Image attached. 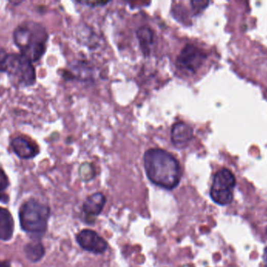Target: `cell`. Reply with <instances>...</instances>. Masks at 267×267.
I'll return each mask as SVG.
<instances>
[{
    "label": "cell",
    "instance_id": "1",
    "mask_svg": "<svg viewBox=\"0 0 267 267\" xmlns=\"http://www.w3.org/2000/svg\"><path fill=\"white\" fill-rule=\"evenodd\" d=\"M144 167L148 179L160 188L173 190L180 183V164L168 151L160 148L148 150L144 154Z\"/></svg>",
    "mask_w": 267,
    "mask_h": 267
},
{
    "label": "cell",
    "instance_id": "2",
    "mask_svg": "<svg viewBox=\"0 0 267 267\" xmlns=\"http://www.w3.org/2000/svg\"><path fill=\"white\" fill-rule=\"evenodd\" d=\"M49 35L42 25L35 22H25L13 31L14 44L20 49V54L30 61L37 62L47 50Z\"/></svg>",
    "mask_w": 267,
    "mask_h": 267
},
{
    "label": "cell",
    "instance_id": "3",
    "mask_svg": "<svg viewBox=\"0 0 267 267\" xmlns=\"http://www.w3.org/2000/svg\"><path fill=\"white\" fill-rule=\"evenodd\" d=\"M50 209L35 199L24 203L19 211L20 227L28 234L40 237L47 231Z\"/></svg>",
    "mask_w": 267,
    "mask_h": 267
},
{
    "label": "cell",
    "instance_id": "4",
    "mask_svg": "<svg viewBox=\"0 0 267 267\" xmlns=\"http://www.w3.org/2000/svg\"><path fill=\"white\" fill-rule=\"evenodd\" d=\"M6 72L20 87H32L36 83V73L32 62L20 53H9Z\"/></svg>",
    "mask_w": 267,
    "mask_h": 267
},
{
    "label": "cell",
    "instance_id": "5",
    "mask_svg": "<svg viewBox=\"0 0 267 267\" xmlns=\"http://www.w3.org/2000/svg\"><path fill=\"white\" fill-rule=\"evenodd\" d=\"M236 179L228 169H222L216 173L210 189V198L219 206H228L233 201Z\"/></svg>",
    "mask_w": 267,
    "mask_h": 267
},
{
    "label": "cell",
    "instance_id": "6",
    "mask_svg": "<svg viewBox=\"0 0 267 267\" xmlns=\"http://www.w3.org/2000/svg\"><path fill=\"white\" fill-rule=\"evenodd\" d=\"M206 58V53L201 49L193 44H188L178 56L176 65L181 71L194 74L201 68Z\"/></svg>",
    "mask_w": 267,
    "mask_h": 267
},
{
    "label": "cell",
    "instance_id": "7",
    "mask_svg": "<svg viewBox=\"0 0 267 267\" xmlns=\"http://www.w3.org/2000/svg\"><path fill=\"white\" fill-rule=\"evenodd\" d=\"M76 238L81 249L94 254H102L108 248L106 240L92 230H83L77 235Z\"/></svg>",
    "mask_w": 267,
    "mask_h": 267
},
{
    "label": "cell",
    "instance_id": "8",
    "mask_svg": "<svg viewBox=\"0 0 267 267\" xmlns=\"http://www.w3.org/2000/svg\"><path fill=\"white\" fill-rule=\"evenodd\" d=\"M106 198L102 193L97 192L88 196L83 203V212L87 223H93L106 204Z\"/></svg>",
    "mask_w": 267,
    "mask_h": 267
},
{
    "label": "cell",
    "instance_id": "9",
    "mask_svg": "<svg viewBox=\"0 0 267 267\" xmlns=\"http://www.w3.org/2000/svg\"><path fill=\"white\" fill-rule=\"evenodd\" d=\"M11 148L13 152L22 159H32L38 155L39 148L32 139L25 136H17L12 139Z\"/></svg>",
    "mask_w": 267,
    "mask_h": 267
},
{
    "label": "cell",
    "instance_id": "10",
    "mask_svg": "<svg viewBox=\"0 0 267 267\" xmlns=\"http://www.w3.org/2000/svg\"><path fill=\"white\" fill-rule=\"evenodd\" d=\"M192 136V128L184 121H178L172 126L171 140L176 148H185L191 141Z\"/></svg>",
    "mask_w": 267,
    "mask_h": 267
},
{
    "label": "cell",
    "instance_id": "11",
    "mask_svg": "<svg viewBox=\"0 0 267 267\" xmlns=\"http://www.w3.org/2000/svg\"><path fill=\"white\" fill-rule=\"evenodd\" d=\"M14 221L7 209L0 208V240L7 241L13 237Z\"/></svg>",
    "mask_w": 267,
    "mask_h": 267
},
{
    "label": "cell",
    "instance_id": "12",
    "mask_svg": "<svg viewBox=\"0 0 267 267\" xmlns=\"http://www.w3.org/2000/svg\"><path fill=\"white\" fill-rule=\"evenodd\" d=\"M136 35L140 44L141 50L147 56L150 53L151 48L154 44L155 35L153 31L148 27H141L140 29H138Z\"/></svg>",
    "mask_w": 267,
    "mask_h": 267
},
{
    "label": "cell",
    "instance_id": "13",
    "mask_svg": "<svg viewBox=\"0 0 267 267\" xmlns=\"http://www.w3.org/2000/svg\"><path fill=\"white\" fill-rule=\"evenodd\" d=\"M25 256L32 262H37L44 256V248L41 241H35L28 243L24 249Z\"/></svg>",
    "mask_w": 267,
    "mask_h": 267
},
{
    "label": "cell",
    "instance_id": "14",
    "mask_svg": "<svg viewBox=\"0 0 267 267\" xmlns=\"http://www.w3.org/2000/svg\"><path fill=\"white\" fill-rule=\"evenodd\" d=\"M79 175L81 179L84 181H88L93 179L96 175L93 165L89 163H84L81 165L80 167Z\"/></svg>",
    "mask_w": 267,
    "mask_h": 267
},
{
    "label": "cell",
    "instance_id": "15",
    "mask_svg": "<svg viewBox=\"0 0 267 267\" xmlns=\"http://www.w3.org/2000/svg\"><path fill=\"white\" fill-rule=\"evenodd\" d=\"M9 53L4 49L0 48V72H6Z\"/></svg>",
    "mask_w": 267,
    "mask_h": 267
},
{
    "label": "cell",
    "instance_id": "16",
    "mask_svg": "<svg viewBox=\"0 0 267 267\" xmlns=\"http://www.w3.org/2000/svg\"><path fill=\"white\" fill-rule=\"evenodd\" d=\"M10 182H9L8 177L4 170L0 169V193L5 191L8 188Z\"/></svg>",
    "mask_w": 267,
    "mask_h": 267
},
{
    "label": "cell",
    "instance_id": "17",
    "mask_svg": "<svg viewBox=\"0 0 267 267\" xmlns=\"http://www.w3.org/2000/svg\"><path fill=\"white\" fill-rule=\"evenodd\" d=\"M208 4H209V2H204V1H192L191 2V5L195 12L201 11L202 10L206 8Z\"/></svg>",
    "mask_w": 267,
    "mask_h": 267
},
{
    "label": "cell",
    "instance_id": "18",
    "mask_svg": "<svg viewBox=\"0 0 267 267\" xmlns=\"http://www.w3.org/2000/svg\"><path fill=\"white\" fill-rule=\"evenodd\" d=\"M81 4H85L87 5L90 6V7H96L97 5H105V4H107L108 2H80Z\"/></svg>",
    "mask_w": 267,
    "mask_h": 267
},
{
    "label": "cell",
    "instance_id": "19",
    "mask_svg": "<svg viewBox=\"0 0 267 267\" xmlns=\"http://www.w3.org/2000/svg\"><path fill=\"white\" fill-rule=\"evenodd\" d=\"M262 259H263V263L265 267H267V247L264 249L263 256H262Z\"/></svg>",
    "mask_w": 267,
    "mask_h": 267
},
{
    "label": "cell",
    "instance_id": "20",
    "mask_svg": "<svg viewBox=\"0 0 267 267\" xmlns=\"http://www.w3.org/2000/svg\"><path fill=\"white\" fill-rule=\"evenodd\" d=\"M0 267H11V265L9 261H2L0 262Z\"/></svg>",
    "mask_w": 267,
    "mask_h": 267
},
{
    "label": "cell",
    "instance_id": "21",
    "mask_svg": "<svg viewBox=\"0 0 267 267\" xmlns=\"http://www.w3.org/2000/svg\"><path fill=\"white\" fill-rule=\"evenodd\" d=\"M266 234H267V228H266Z\"/></svg>",
    "mask_w": 267,
    "mask_h": 267
}]
</instances>
